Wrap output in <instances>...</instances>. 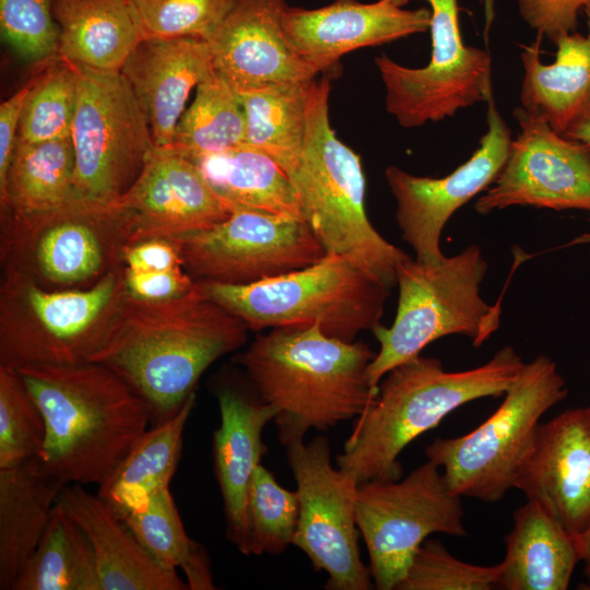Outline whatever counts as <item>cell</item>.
Wrapping results in <instances>:
<instances>
[{"label":"cell","mask_w":590,"mask_h":590,"mask_svg":"<svg viewBox=\"0 0 590 590\" xmlns=\"http://www.w3.org/2000/svg\"><path fill=\"white\" fill-rule=\"evenodd\" d=\"M196 401L193 393L172 417L151 425L108 480L97 487V494L120 518L151 494L169 487Z\"/></svg>","instance_id":"30"},{"label":"cell","mask_w":590,"mask_h":590,"mask_svg":"<svg viewBox=\"0 0 590 590\" xmlns=\"http://www.w3.org/2000/svg\"><path fill=\"white\" fill-rule=\"evenodd\" d=\"M375 355L363 341L329 337L315 323L257 334L232 362L275 409L278 439L287 447L367 409L378 393L367 378Z\"/></svg>","instance_id":"2"},{"label":"cell","mask_w":590,"mask_h":590,"mask_svg":"<svg viewBox=\"0 0 590 590\" xmlns=\"http://www.w3.org/2000/svg\"><path fill=\"white\" fill-rule=\"evenodd\" d=\"M588 34L577 32L560 38L556 58L545 64L540 57L543 36L523 46L520 58L523 79L521 107L544 119L556 132L565 135L590 121V1L583 7Z\"/></svg>","instance_id":"25"},{"label":"cell","mask_w":590,"mask_h":590,"mask_svg":"<svg viewBox=\"0 0 590 590\" xmlns=\"http://www.w3.org/2000/svg\"><path fill=\"white\" fill-rule=\"evenodd\" d=\"M0 28L24 59L40 64L58 58L60 30L51 0H0Z\"/></svg>","instance_id":"41"},{"label":"cell","mask_w":590,"mask_h":590,"mask_svg":"<svg viewBox=\"0 0 590 590\" xmlns=\"http://www.w3.org/2000/svg\"><path fill=\"white\" fill-rule=\"evenodd\" d=\"M73 64L78 72L71 129L73 192L111 203L128 191L155 149L150 122L121 72Z\"/></svg>","instance_id":"11"},{"label":"cell","mask_w":590,"mask_h":590,"mask_svg":"<svg viewBox=\"0 0 590 590\" xmlns=\"http://www.w3.org/2000/svg\"><path fill=\"white\" fill-rule=\"evenodd\" d=\"M248 327L194 283L163 302L128 295L115 328L92 362L119 375L146 403L152 425L178 412L206 368L245 345Z\"/></svg>","instance_id":"1"},{"label":"cell","mask_w":590,"mask_h":590,"mask_svg":"<svg viewBox=\"0 0 590 590\" xmlns=\"http://www.w3.org/2000/svg\"><path fill=\"white\" fill-rule=\"evenodd\" d=\"M45 437L43 412L20 371L0 365V469L37 458Z\"/></svg>","instance_id":"37"},{"label":"cell","mask_w":590,"mask_h":590,"mask_svg":"<svg viewBox=\"0 0 590 590\" xmlns=\"http://www.w3.org/2000/svg\"><path fill=\"white\" fill-rule=\"evenodd\" d=\"M126 268L144 271H168L184 268L176 244L168 238H151L128 244L122 253Z\"/></svg>","instance_id":"44"},{"label":"cell","mask_w":590,"mask_h":590,"mask_svg":"<svg viewBox=\"0 0 590 590\" xmlns=\"http://www.w3.org/2000/svg\"><path fill=\"white\" fill-rule=\"evenodd\" d=\"M12 590H101L88 538L59 503Z\"/></svg>","instance_id":"33"},{"label":"cell","mask_w":590,"mask_h":590,"mask_svg":"<svg viewBox=\"0 0 590 590\" xmlns=\"http://www.w3.org/2000/svg\"><path fill=\"white\" fill-rule=\"evenodd\" d=\"M567 394L555 362L540 354L524 364L486 421L465 435L434 439L425 448L427 460L461 498L498 502L515 487L541 417Z\"/></svg>","instance_id":"10"},{"label":"cell","mask_w":590,"mask_h":590,"mask_svg":"<svg viewBox=\"0 0 590 590\" xmlns=\"http://www.w3.org/2000/svg\"><path fill=\"white\" fill-rule=\"evenodd\" d=\"M92 545L101 590H187L176 570L158 565L111 507L84 485L67 484L57 499Z\"/></svg>","instance_id":"24"},{"label":"cell","mask_w":590,"mask_h":590,"mask_svg":"<svg viewBox=\"0 0 590 590\" xmlns=\"http://www.w3.org/2000/svg\"><path fill=\"white\" fill-rule=\"evenodd\" d=\"M498 589L566 590L580 560L575 536L533 500L514 512Z\"/></svg>","instance_id":"26"},{"label":"cell","mask_w":590,"mask_h":590,"mask_svg":"<svg viewBox=\"0 0 590 590\" xmlns=\"http://www.w3.org/2000/svg\"><path fill=\"white\" fill-rule=\"evenodd\" d=\"M64 484L38 458L0 469V589L13 585L48 523Z\"/></svg>","instance_id":"27"},{"label":"cell","mask_w":590,"mask_h":590,"mask_svg":"<svg viewBox=\"0 0 590 590\" xmlns=\"http://www.w3.org/2000/svg\"><path fill=\"white\" fill-rule=\"evenodd\" d=\"M520 132L494 182L477 198L480 214L512 205L590 212V150L516 107Z\"/></svg>","instance_id":"16"},{"label":"cell","mask_w":590,"mask_h":590,"mask_svg":"<svg viewBox=\"0 0 590 590\" xmlns=\"http://www.w3.org/2000/svg\"><path fill=\"white\" fill-rule=\"evenodd\" d=\"M487 263L477 245L428 266L411 258L397 269L399 298L391 327L371 332L379 351L367 369L373 389L392 368L418 355L429 343L463 334L481 346L498 328L500 310L481 296Z\"/></svg>","instance_id":"9"},{"label":"cell","mask_w":590,"mask_h":590,"mask_svg":"<svg viewBox=\"0 0 590 590\" xmlns=\"http://www.w3.org/2000/svg\"><path fill=\"white\" fill-rule=\"evenodd\" d=\"M211 390L221 416L213 434V467L223 502L225 535L241 554L249 556L248 494L253 472L268 451L263 429L276 411L260 397L240 368L220 370L212 378Z\"/></svg>","instance_id":"18"},{"label":"cell","mask_w":590,"mask_h":590,"mask_svg":"<svg viewBox=\"0 0 590 590\" xmlns=\"http://www.w3.org/2000/svg\"><path fill=\"white\" fill-rule=\"evenodd\" d=\"M76 98L75 66L59 57L44 62L33 75L16 141L36 143L70 138Z\"/></svg>","instance_id":"36"},{"label":"cell","mask_w":590,"mask_h":590,"mask_svg":"<svg viewBox=\"0 0 590 590\" xmlns=\"http://www.w3.org/2000/svg\"><path fill=\"white\" fill-rule=\"evenodd\" d=\"M194 282L251 331L318 323L327 335L346 342L380 324L391 291L355 258L329 253L306 268L253 284Z\"/></svg>","instance_id":"5"},{"label":"cell","mask_w":590,"mask_h":590,"mask_svg":"<svg viewBox=\"0 0 590 590\" xmlns=\"http://www.w3.org/2000/svg\"><path fill=\"white\" fill-rule=\"evenodd\" d=\"M32 84L33 76L0 105V190L5 184L17 139L24 102Z\"/></svg>","instance_id":"45"},{"label":"cell","mask_w":590,"mask_h":590,"mask_svg":"<svg viewBox=\"0 0 590 590\" xmlns=\"http://www.w3.org/2000/svg\"><path fill=\"white\" fill-rule=\"evenodd\" d=\"M127 293L145 302H163L184 296L194 287V280L184 268L144 271L123 267Z\"/></svg>","instance_id":"43"},{"label":"cell","mask_w":590,"mask_h":590,"mask_svg":"<svg viewBox=\"0 0 590 590\" xmlns=\"http://www.w3.org/2000/svg\"><path fill=\"white\" fill-rule=\"evenodd\" d=\"M498 564L479 566L458 559L438 540H425L414 554L397 590H492Z\"/></svg>","instance_id":"40"},{"label":"cell","mask_w":590,"mask_h":590,"mask_svg":"<svg viewBox=\"0 0 590 590\" xmlns=\"http://www.w3.org/2000/svg\"><path fill=\"white\" fill-rule=\"evenodd\" d=\"M74 169L71 137L36 143L16 141L0 190L1 214H33L61 205L74 196Z\"/></svg>","instance_id":"32"},{"label":"cell","mask_w":590,"mask_h":590,"mask_svg":"<svg viewBox=\"0 0 590 590\" xmlns=\"http://www.w3.org/2000/svg\"><path fill=\"white\" fill-rule=\"evenodd\" d=\"M574 536L590 522V405L540 424L515 487Z\"/></svg>","instance_id":"20"},{"label":"cell","mask_w":590,"mask_h":590,"mask_svg":"<svg viewBox=\"0 0 590 590\" xmlns=\"http://www.w3.org/2000/svg\"><path fill=\"white\" fill-rule=\"evenodd\" d=\"M521 17L554 45L574 33L578 14L590 0H516Z\"/></svg>","instance_id":"42"},{"label":"cell","mask_w":590,"mask_h":590,"mask_svg":"<svg viewBox=\"0 0 590 590\" xmlns=\"http://www.w3.org/2000/svg\"><path fill=\"white\" fill-rule=\"evenodd\" d=\"M385 1L403 7L411 0ZM425 1L432 13L429 62L409 68L386 54L375 59L386 90V109L403 128L453 117L492 96L489 55L464 45L458 0Z\"/></svg>","instance_id":"13"},{"label":"cell","mask_w":590,"mask_h":590,"mask_svg":"<svg viewBox=\"0 0 590 590\" xmlns=\"http://www.w3.org/2000/svg\"><path fill=\"white\" fill-rule=\"evenodd\" d=\"M330 87L329 79L317 81L300 164L291 178L305 220L326 252L355 258L391 290L399 264L410 256L385 239L368 219L361 157L330 123Z\"/></svg>","instance_id":"6"},{"label":"cell","mask_w":590,"mask_h":590,"mask_svg":"<svg viewBox=\"0 0 590 590\" xmlns=\"http://www.w3.org/2000/svg\"><path fill=\"white\" fill-rule=\"evenodd\" d=\"M430 19L426 8L408 10L385 0H335L317 9L287 7L282 24L293 51L320 73L353 50L423 33L429 30Z\"/></svg>","instance_id":"21"},{"label":"cell","mask_w":590,"mask_h":590,"mask_svg":"<svg viewBox=\"0 0 590 590\" xmlns=\"http://www.w3.org/2000/svg\"><path fill=\"white\" fill-rule=\"evenodd\" d=\"M60 59L120 72L143 42L130 0H51Z\"/></svg>","instance_id":"28"},{"label":"cell","mask_w":590,"mask_h":590,"mask_svg":"<svg viewBox=\"0 0 590 590\" xmlns=\"http://www.w3.org/2000/svg\"><path fill=\"white\" fill-rule=\"evenodd\" d=\"M127 298L123 267L83 290H46L1 275L0 365L19 369L92 362Z\"/></svg>","instance_id":"7"},{"label":"cell","mask_w":590,"mask_h":590,"mask_svg":"<svg viewBox=\"0 0 590 590\" xmlns=\"http://www.w3.org/2000/svg\"><path fill=\"white\" fill-rule=\"evenodd\" d=\"M355 518L378 590H397L428 535L468 534L461 497L429 460L404 479L358 484Z\"/></svg>","instance_id":"12"},{"label":"cell","mask_w":590,"mask_h":590,"mask_svg":"<svg viewBox=\"0 0 590 590\" xmlns=\"http://www.w3.org/2000/svg\"><path fill=\"white\" fill-rule=\"evenodd\" d=\"M565 137L583 143L590 150V121L574 128Z\"/></svg>","instance_id":"47"},{"label":"cell","mask_w":590,"mask_h":590,"mask_svg":"<svg viewBox=\"0 0 590 590\" xmlns=\"http://www.w3.org/2000/svg\"><path fill=\"white\" fill-rule=\"evenodd\" d=\"M316 84L312 79L239 92L245 111L243 144L271 156L290 176L300 164Z\"/></svg>","instance_id":"31"},{"label":"cell","mask_w":590,"mask_h":590,"mask_svg":"<svg viewBox=\"0 0 590 590\" xmlns=\"http://www.w3.org/2000/svg\"><path fill=\"white\" fill-rule=\"evenodd\" d=\"M286 0H237L205 39L214 69L238 92L318 74L291 48L282 19Z\"/></svg>","instance_id":"22"},{"label":"cell","mask_w":590,"mask_h":590,"mask_svg":"<svg viewBox=\"0 0 590 590\" xmlns=\"http://www.w3.org/2000/svg\"><path fill=\"white\" fill-rule=\"evenodd\" d=\"M168 239L194 281L227 285L273 279L327 255L306 221L244 209L211 227Z\"/></svg>","instance_id":"14"},{"label":"cell","mask_w":590,"mask_h":590,"mask_svg":"<svg viewBox=\"0 0 590 590\" xmlns=\"http://www.w3.org/2000/svg\"><path fill=\"white\" fill-rule=\"evenodd\" d=\"M245 111L240 93L214 71L197 86L180 117L172 150L194 160L243 144Z\"/></svg>","instance_id":"35"},{"label":"cell","mask_w":590,"mask_h":590,"mask_svg":"<svg viewBox=\"0 0 590 590\" xmlns=\"http://www.w3.org/2000/svg\"><path fill=\"white\" fill-rule=\"evenodd\" d=\"M214 71L203 38L143 40L135 48L120 72L146 114L156 148L170 146L191 91Z\"/></svg>","instance_id":"23"},{"label":"cell","mask_w":590,"mask_h":590,"mask_svg":"<svg viewBox=\"0 0 590 590\" xmlns=\"http://www.w3.org/2000/svg\"><path fill=\"white\" fill-rule=\"evenodd\" d=\"M569 245H589L590 247V232L579 235L578 237L574 238Z\"/></svg>","instance_id":"48"},{"label":"cell","mask_w":590,"mask_h":590,"mask_svg":"<svg viewBox=\"0 0 590 590\" xmlns=\"http://www.w3.org/2000/svg\"><path fill=\"white\" fill-rule=\"evenodd\" d=\"M122 519L158 565L182 570L189 590L215 589L208 552L187 534L169 487L148 496Z\"/></svg>","instance_id":"34"},{"label":"cell","mask_w":590,"mask_h":590,"mask_svg":"<svg viewBox=\"0 0 590 590\" xmlns=\"http://www.w3.org/2000/svg\"><path fill=\"white\" fill-rule=\"evenodd\" d=\"M286 457L297 484L299 514L293 545L302 550L315 570L328 575L326 589L368 590L374 582L362 562L355 506L358 483L334 468L328 438L287 447Z\"/></svg>","instance_id":"15"},{"label":"cell","mask_w":590,"mask_h":590,"mask_svg":"<svg viewBox=\"0 0 590 590\" xmlns=\"http://www.w3.org/2000/svg\"><path fill=\"white\" fill-rule=\"evenodd\" d=\"M237 0H130L143 40L206 39Z\"/></svg>","instance_id":"39"},{"label":"cell","mask_w":590,"mask_h":590,"mask_svg":"<svg viewBox=\"0 0 590 590\" xmlns=\"http://www.w3.org/2000/svg\"><path fill=\"white\" fill-rule=\"evenodd\" d=\"M575 542L580 560L585 563V567H590V522L580 534L575 536Z\"/></svg>","instance_id":"46"},{"label":"cell","mask_w":590,"mask_h":590,"mask_svg":"<svg viewBox=\"0 0 590 590\" xmlns=\"http://www.w3.org/2000/svg\"><path fill=\"white\" fill-rule=\"evenodd\" d=\"M585 575L590 583V567H585Z\"/></svg>","instance_id":"49"},{"label":"cell","mask_w":590,"mask_h":590,"mask_svg":"<svg viewBox=\"0 0 590 590\" xmlns=\"http://www.w3.org/2000/svg\"><path fill=\"white\" fill-rule=\"evenodd\" d=\"M17 370L45 418L37 458L64 485H102L152 425L144 400L101 363Z\"/></svg>","instance_id":"3"},{"label":"cell","mask_w":590,"mask_h":590,"mask_svg":"<svg viewBox=\"0 0 590 590\" xmlns=\"http://www.w3.org/2000/svg\"><path fill=\"white\" fill-rule=\"evenodd\" d=\"M117 203L126 217L128 244L204 229L232 214L198 166L170 148L155 146Z\"/></svg>","instance_id":"19"},{"label":"cell","mask_w":590,"mask_h":590,"mask_svg":"<svg viewBox=\"0 0 590 590\" xmlns=\"http://www.w3.org/2000/svg\"><path fill=\"white\" fill-rule=\"evenodd\" d=\"M128 229L115 201L72 196L61 205L33 214H1L2 275L46 290H83L125 267Z\"/></svg>","instance_id":"8"},{"label":"cell","mask_w":590,"mask_h":590,"mask_svg":"<svg viewBox=\"0 0 590 590\" xmlns=\"http://www.w3.org/2000/svg\"><path fill=\"white\" fill-rule=\"evenodd\" d=\"M298 514L297 492L281 486L271 471L259 464L248 494L250 555L283 553L293 544Z\"/></svg>","instance_id":"38"},{"label":"cell","mask_w":590,"mask_h":590,"mask_svg":"<svg viewBox=\"0 0 590 590\" xmlns=\"http://www.w3.org/2000/svg\"><path fill=\"white\" fill-rule=\"evenodd\" d=\"M524 364L507 345L487 363L462 371H447L438 358L421 355L392 368L356 418L343 451L335 457L338 468L358 484L400 480L399 457L406 446L461 405L505 394Z\"/></svg>","instance_id":"4"},{"label":"cell","mask_w":590,"mask_h":590,"mask_svg":"<svg viewBox=\"0 0 590 590\" xmlns=\"http://www.w3.org/2000/svg\"><path fill=\"white\" fill-rule=\"evenodd\" d=\"M192 161L231 208L305 220L298 190L271 156L240 144Z\"/></svg>","instance_id":"29"},{"label":"cell","mask_w":590,"mask_h":590,"mask_svg":"<svg viewBox=\"0 0 590 590\" xmlns=\"http://www.w3.org/2000/svg\"><path fill=\"white\" fill-rule=\"evenodd\" d=\"M487 131L472 156L441 178L414 176L388 166L385 177L397 202L396 219L402 238L415 252V260L435 266L446 256L440 235L452 214L485 191L503 168L511 144V131L498 113L493 95L487 99Z\"/></svg>","instance_id":"17"}]
</instances>
